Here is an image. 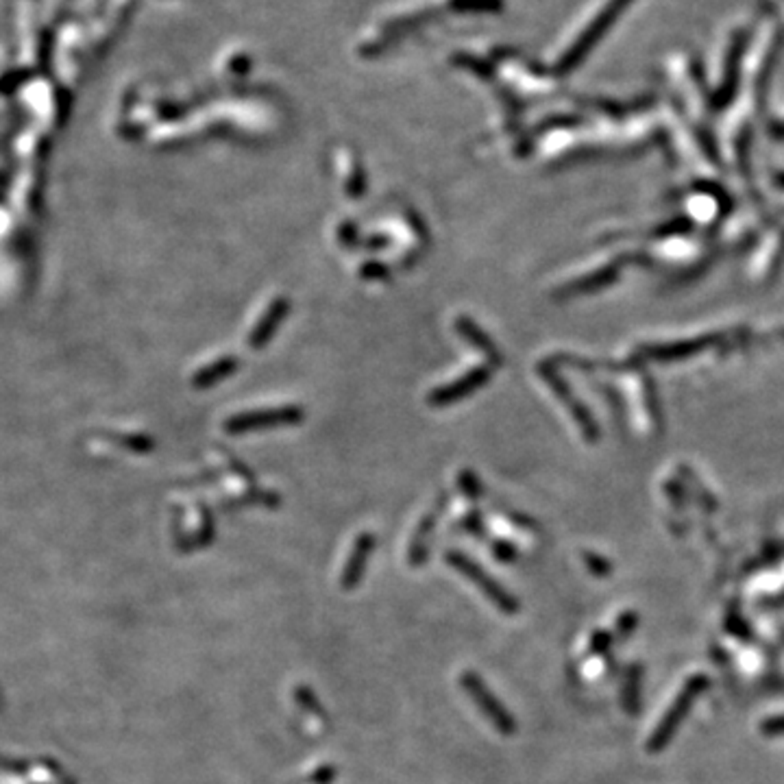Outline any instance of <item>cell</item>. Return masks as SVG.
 <instances>
[{
	"label": "cell",
	"instance_id": "obj_7",
	"mask_svg": "<svg viewBox=\"0 0 784 784\" xmlns=\"http://www.w3.org/2000/svg\"><path fill=\"white\" fill-rule=\"evenodd\" d=\"M627 682H630V691H627L625 700L630 702V710H636V704H639V667H632L630 673H627Z\"/></svg>",
	"mask_w": 784,
	"mask_h": 784
},
{
	"label": "cell",
	"instance_id": "obj_2",
	"mask_svg": "<svg viewBox=\"0 0 784 784\" xmlns=\"http://www.w3.org/2000/svg\"><path fill=\"white\" fill-rule=\"evenodd\" d=\"M706 687H708L706 676L688 678V682L684 684L682 693H679V695L676 697V702L669 706L667 715L663 717V721H660L658 728H656V732L652 734V739H649V745H648L649 752H660V749L669 743V739L673 736V732H676L678 726L682 724L684 717H687V712H688V708H691L693 700H695V697L700 695Z\"/></svg>",
	"mask_w": 784,
	"mask_h": 784
},
{
	"label": "cell",
	"instance_id": "obj_6",
	"mask_svg": "<svg viewBox=\"0 0 784 784\" xmlns=\"http://www.w3.org/2000/svg\"><path fill=\"white\" fill-rule=\"evenodd\" d=\"M283 310H286V303H277V306L273 307V310H270V316L266 318L264 321V325H260V330H258V334H255V345H258V342L261 340L264 342L266 340V336L270 334V327H273V322L277 321V318H282L283 316Z\"/></svg>",
	"mask_w": 784,
	"mask_h": 784
},
{
	"label": "cell",
	"instance_id": "obj_8",
	"mask_svg": "<svg viewBox=\"0 0 784 784\" xmlns=\"http://www.w3.org/2000/svg\"><path fill=\"white\" fill-rule=\"evenodd\" d=\"M760 732L767 736H784V717H772L760 724Z\"/></svg>",
	"mask_w": 784,
	"mask_h": 784
},
{
	"label": "cell",
	"instance_id": "obj_4",
	"mask_svg": "<svg viewBox=\"0 0 784 784\" xmlns=\"http://www.w3.org/2000/svg\"><path fill=\"white\" fill-rule=\"evenodd\" d=\"M373 545H375L373 536L370 534L360 536L353 551H351L349 563H346L345 571H342V588H353L355 584L360 582V578H362V571L366 567V560H369L370 551H373Z\"/></svg>",
	"mask_w": 784,
	"mask_h": 784
},
{
	"label": "cell",
	"instance_id": "obj_1",
	"mask_svg": "<svg viewBox=\"0 0 784 784\" xmlns=\"http://www.w3.org/2000/svg\"><path fill=\"white\" fill-rule=\"evenodd\" d=\"M460 684H462V688L467 691L470 700H473V704L479 708V712H482L488 721H491L493 728H495L499 734L503 736L515 734L516 724L515 719H512V715L508 712V708L497 700L495 693L484 684V679L479 678L477 673L464 671L462 678H460Z\"/></svg>",
	"mask_w": 784,
	"mask_h": 784
},
{
	"label": "cell",
	"instance_id": "obj_5",
	"mask_svg": "<svg viewBox=\"0 0 784 784\" xmlns=\"http://www.w3.org/2000/svg\"><path fill=\"white\" fill-rule=\"evenodd\" d=\"M283 416H294L292 410L288 412H264V415H251V416H240L237 421L231 423V430H240V427H253V425H268V423H282L286 421Z\"/></svg>",
	"mask_w": 784,
	"mask_h": 784
},
{
	"label": "cell",
	"instance_id": "obj_3",
	"mask_svg": "<svg viewBox=\"0 0 784 784\" xmlns=\"http://www.w3.org/2000/svg\"><path fill=\"white\" fill-rule=\"evenodd\" d=\"M446 560H449V564H454L460 573L467 575L470 582H473L488 600L495 603L497 610H501L503 615H516V612H519V602H516L501 584L495 582L491 575L484 571L479 564H475L473 560L467 558L464 554H458V551H454V554L449 551V554H446Z\"/></svg>",
	"mask_w": 784,
	"mask_h": 784
}]
</instances>
